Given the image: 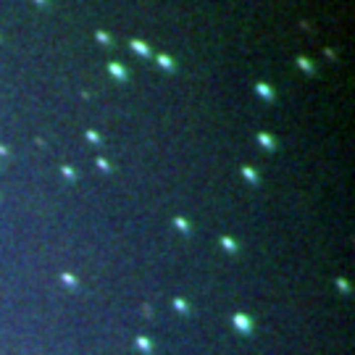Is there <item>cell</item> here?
<instances>
[{
	"instance_id": "1",
	"label": "cell",
	"mask_w": 355,
	"mask_h": 355,
	"mask_svg": "<svg viewBox=\"0 0 355 355\" xmlns=\"http://www.w3.org/2000/svg\"><path fill=\"white\" fill-rule=\"evenodd\" d=\"M129 45H132V50H134V53H140V55H142V58H150V55H153V50L147 48L142 40H132Z\"/></svg>"
},
{
	"instance_id": "2",
	"label": "cell",
	"mask_w": 355,
	"mask_h": 355,
	"mask_svg": "<svg viewBox=\"0 0 355 355\" xmlns=\"http://www.w3.org/2000/svg\"><path fill=\"white\" fill-rule=\"evenodd\" d=\"M111 74H116V79H127V68H124L121 63H111Z\"/></svg>"
},
{
	"instance_id": "3",
	"label": "cell",
	"mask_w": 355,
	"mask_h": 355,
	"mask_svg": "<svg viewBox=\"0 0 355 355\" xmlns=\"http://www.w3.org/2000/svg\"><path fill=\"white\" fill-rule=\"evenodd\" d=\"M155 58H158V63H161L163 68H168V71H174V68H176V63H174V61H171V58H168V55H155Z\"/></svg>"
},
{
	"instance_id": "4",
	"label": "cell",
	"mask_w": 355,
	"mask_h": 355,
	"mask_svg": "<svg viewBox=\"0 0 355 355\" xmlns=\"http://www.w3.org/2000/svg\"><path fill=\"white\" fill-rule=\"evenodd\" d=\"M297 66H300V68H305L308 74H313V63H311V61H305L303 55H300V58H297Z\"/></svg>"
},
{
	"instance_id": "5",
	"label": "cell",
	"mask_w": 355,
	"mask_h": 355,
	"mask_svg": "<svg viewBox=\"0 0 355 355\" xmlns=\"http://www.w3.org/2000/svg\"><path fill=\"white\" fill-rule=\"evenodd\" d=\"M258 93H260V95H266L269 100L274 98V93H271V87H269V84H258Z\"/></svg>"
},
{
	"instance_id": "6",
	"label": "cell",
	"mask_w": 355,
	"mask_h": 355,
	"mask_svg": "<svg viewBox=\"0 0 355 355\" xmlns=\"http://www.w3.org/2000/svg\"><path fill=\"white\" fill-rule=\"evenodd\" d=\"M98 40L100 42H108V45L113 42V37H111V34H106V32H98Z\"/></svg>"
}]
</instances>
